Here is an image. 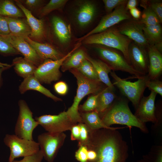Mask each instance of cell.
I'll return each mask as SVG.
<instances>
[{"label":"cell","mask_w":162,"mask_h":162,"mask_svg":"<svg viewBox=\"0 0 162 162\" xmlns=\"http://www.w3.org/2000/svg\"><path fill=\"white\" fill-rule=\"evenodd\" d=\"M120 128H122L89 130V139L86 146L96 154L95 160L91 162H126L128 146L117 130Z\"/></svg>","instance_id":"obj_1"},{"label":"cell","mask_w":162,"mask_h":162,"mask_svg":"<svg viewBox=\"0 0 162 162\" xmlns=\"http://www.w3.org/2000/svg\"><path fill=\"white\" fill-rule=\"evenodd\" d=\"M103 123L110 127L114 124L135 127L145 133H148L145 124L140 121L130 111L128 103L124 100H115L110 107L100 117Z\"/></svg>","instance_id":"obj_2"},{"label":"cell","mask_w":162,"mask_h":162,"mask_svg":"<svg viewBox=\"0 0 162 162\" xmlns=\"http://www.w3.org/2000/svg\"><path fill=\"white\" fill-rule=\"evenodd\" d=\"M82 41L86 44L101 45L118 50L130 64L128 49L133 41L121 34L117 28L115 26L101 32L90 35Z\"/></svg>","instance_id":"obj_3"},{"label":"cell","mask_w":162,"mask_h":162,"mask_svg":"<svg viewBox=\"0 0 162 162\" xmlns=\"http://www.w3.org/2000/svg\"><path fill=\"white\" fill-rule=\"evenodd\" d=\"M69 70L76 79L77 88L73 103L66 112L72 122L76 124L78 122L82 123L78 108L82 99L88 94L99 93L103 88H102V82L100 81L91 80L86 78L76 69Z\"/></svg>","instance_id":"obj_4"},{"label":"cell","mask_w":162,"mask_h":162,"mask_svg":"<svg viewBox=\"0 0 162 162\" xmlns=\"http://www.w3.org/2000/svg\"><path fill=\"white\" fill-rule=\"evenodd\" d=\"M95 45V49L101 60L112 70H120L128 73L137 78L144 76L136 71L129 64L119 50L101 45Z\"/></svg>","instance_id":"obj_5"},{"label":"cell","mask_w":162,"mask_h":162,"mask_svg":"<svg viewBox=\"0 0 162 162\" xmlns=\"http://www.w3.org/2000/svg\"><path fill=\"white\" fill-rule=\"evenodd\" d=\"M110 74L115 81L113 85L118 88L136 109L146 88V82L149 79L147 74L140 77L136 81L133 82L122 79L114 71H112Z\"/></svg>","instance_id":"obj_6"},{"label":"cell","mask_w":162,"mask_h":162,"mask_svg":"<svg viewBox=\"0 0 162 162\" xmlns=\"http://www.w3.org/2000/svg\"><path fill=\"white\" fill-rule=\"evenodd\" d=\"M3 142L10 150L8 162H13L16 158L32 154L40 150L38 142L21 138L15 134H6Z\"/></svg>","instance_id":"obj_7"},{"label":"cell","mask_w":162,"mask_h":162,"mask_svg":"<svg viewBox=\"0 0 162 162\" xmlns=\"http://www.w3.org/2000/svg\"><path fill=\"white\" fill-rule=\"evenodd\" d=\"M18 104L19 112L15 127V135L21 138L33 140V133L38 123L33 118V113L24 100H19Z\"/></svg>","instance_id":"obj_8"},{"label":"cell","mask_w":162,"mask_h":162,"mask_svg":"<svg viewBox=\"0 0 162 162\" xmlns=\"http://www.w3.org/2000/svg\"><path fill=\"white\" fill-rule=\"evenodd\" d=\"M80 45L79 43L71 51L59 60H44L37 67L34 74L35 77L41 83L49 84L53 82L58 80L61 75L59 68L63 63Z\"/></svg>","instance_id":"obj_9"},{"label":"cell","mask_w":162,"mask_h":162,"mask_svg":"<svg viewBox=\"0 0 162 162\" xmlns=\"http://www.w3.org/2000/svg\"><path fill=\"white\" fill-rule=\"evenodd\" d=\"M66 136L64 132H47L39 135L37 138L40 150L47 162H53L60 148L64 142Z\"/></svg>","instance_id":"obj_10"},{"label":"cell","mask_w":162,"mask_h":162,"mask_svg":"<svg viewBox=\"0 0 162 162\" xmlns=\"http://www.w3.org/2000/svg\"><path fill=\"white\" fill-rule=\"evenodd\" d=\"M39 125L47 132L61 133L70 130L74 124L65 111L58 115H44L35 118Z\"/></svg>","instance_id":"obj_11"},{"label":"cell","mask_w":162,"mask_h":162,"mask_svg":"<svg viewBox=\"0 0 162 162\" xmlns=\"http://www.w3.org/2000/svg\"><path fill=\"white\" fill-rule=\"evenodd\" d=\"M126 4L117 7L112 12L103 16L95 28L77 40L81 41L90 35L103 32L123 21L131 19L132 16L126 8Z\"/></svg>","instance_id":"obj_12"},{"label":"cell","mask_w":162,"mask_h":162,"mask_svg":"<svg viewBox=\"0 0 162 162\" xmlns=\"http://www.w3.org/2000/svg\"><path fill=\"white\" fill-rule=\"evenodd\" d=\"M144 25L140 20L133 18L125 20L117 28L119 32L138 45L147 49L149 44L143 32Z\"/></svg>","instance_id":"obj_13"},{"label":"cell","mask_w":162,"mask_h":162,"mask_svg":"<svg viewBox=\"0 0 162 162\" xmlns=\"http://www.w3.org/2000/svg\"><path fill=\"white\" fill-rule=\"evenodd\" d=\"M0 35L9 42L20 54H22L24 58L37 67L44 61V60L39 56L33 47L24 39L10 34L7 35Z\"/></svg>","instance_id":"obj_14"},{"label":"cell","mask_w":162,"mask_h":162,"mask_svg":"<svg viewBox=\"0 0 162 162\" xmlns=\"http://www.w3.org/2000/svg\"><path fill=\"white\" fill-rule=\"evenodd\" d=\"M130 64L137 72L143 75L147 74L149 59L147 49L132 41L128 49Z\"/></svg>","instance_id":"obj_15"},{"label":"cell","mask_w":162,"mask_h":162,"mask_svg":"<svg viewBox=\"0 0 162 162\" xmlns=\"http://www.w3.org/2000/svg\"><path fill=\"white\" fill-rule=\"evenodd\" d=\"M157 94L151 91L148 96H143L140 99L134 115L142 122H156L155 101Z\"/></svg>","instance_id":"obj_16"},{"label":"cell","mask_w":162,"mask_h":162,"mask_svg":"<svg viewBox=\"0 0 162 162\" xmlns=\"http://www.w3.org/2000/svg\"><path fill=\"white\" fill-rule=\"evenodd\" d=\"M16 4L24 14L30 28L31 33L29 37L37 42H40L46 38V32L43 20L35 17L31 11L23 5L20 1H16Z\"/></svg>","instance_id":"obj_17"},{"label":"cell","mask_w":162,"mask_h":162,"mask_svg":"<svg viewBox=\"0 0 162 162\" xmlns=\"http://www.w3.org/2000/svg\"><path fill=\"white\" fill-rule=\"evenodd\" d=\"M97 12V6L94 2L88 0L81 1L75 10L76 23L81 27L86 26L93 21Z\"/></svg>","instance_id":"obj_18"},{"label":"cell","mask_w":162,"mask_h":162,"mask_svg":"<svg viewBox=\"0 0 162 162\" xmlns=\"http://www.w3.org/2000/svg\"><path fill=\"white\" fill-rule=\"evenodd\" d=\"M149 59L147 75L150 80L159 79L162 74V55L153 45L147 48Z\"/></svg>","instance_id":"obj_19"},{"label":"cell","mask_w":162,"mask_h":162,"mask_svg":"<svg viewBox=\"0 0 162 162\" xmlns=\"http://www.w3.org/2000/svg\"><path fill=\"white\" fill-rule=\"evenodd\" d=\"M24 39L33 47L39 56L44 60L46 59L57 60L62 58L65 56L48 44L35 41L28 37Z\"/></svg>","instance_id":"obj_20"},{"label":"cell","mask_w":162,"mask_h":162,"mask_svg":"<svg viewBox=\"0 0 162 162\" xmlns=\"http://www.w3.org/2000/svg\"><path fill=\"white\" fill-rule=\"evenodd\" d=\"M19 91L23 94L29 90L37 91L55 101H62V99L55 96L49 90L43 86L34 75L24 79L19 86Z\"/></svg>","instance_id":"obj_21"},{"label":"cell","mask_w":162,"mask_h":162,"mask_svg":"<svg viewBox=\"0 0 162 162\" xmlns=\"http://www.w3.org/2000/svg\"><path fill=\"white\" fill-rule=\"evenodd\" d=\"M86 58L93 65L99 80L107 86L114 89V86L111 82L109 76V73L112 71L110 67L102 60L93 58L87 54Z\"/></svg>","instance_id":"obj_22"},{"label":"cell","mask_w":162,"mask_h":162,"mask_svg":"<svg viewBox=\"0 0 162 162\" xmlns=\"http://www.w3.org/2000/svg\"><path fill=\"white\" fill-rule=\"evenodd\" d=\"M5 17L8 24L10 34L24 39L29 36L31 30L26 20L20 18Z\"/></svg>","instance_id":"obj_23"},{"label":"cell","mask_w":162,"mask_h":162,"mask_svg":"<svg viewBox=\"0 0 162 162\" xmlns=\"http://www.w3.org/2000/svg\"><path fill=\"white\" fill-rule=\"evenodd\" d=\"M114 89L107 86L99 93L97 99V106L95 111L100 117L111 106L116 98Z\"/></svg>","instance_id":"obj_24"},{"label":"cell","mask_w":162,"mask_h":162,"mask_svg":"<svg viewBox=\"0 0 162 162\" xmlns=\"http://www.w3.org/2000/svg\"><path fill=\"white\" fill-rule=\"evenodd\" d=\"M52 23L55 34L59 41L63 44L68 43L71 38L70 26L56 16L52 18Z\"/></svg>","instance_id":"obj_25"},{"label":"cell","mask_w":162,"mask_h":162,"mask_svg":"<svg viewBox=\"0 0 162 162\" xmlns=\"http://www.w3.org/2000/svg\"><path fill=\"white\" fill-rule=\"evenodd\" d=\"M12 64L16 73L24 79L34 75L37 67L24 58L17 57L13 60Z\"/></svg>","instance_id":"obj_26"},{"label":"cell","mask_w":162,"mask_h":162,"mask_svg":"<svg viewBox=\"0 0 162 162\" xmlns=\"http://www.w3.org/2000/svg\"><path fill=\"white\" fill-rule=\"evenodd\" d=\"M82 123L84 124L89 130H94L101 128L112 129L102 122L98 113L96 111L80 113Z\"/></svg>","instance_id":"obj_27"},{"label":"cell","mask_w":162,"mask_h":162,"mask_svg":"<svg viewBox=\"0 0 162 162\" xmlns=\"http://www.w3.org/2000/svg\"><path fill=\"white\" fill-rule=\"evenodd\" d=\"M87 54L82 49H80L71 54L63 63L61 70L63 72L72 69H76L86 59Z\"/></svg>","instance_id":"obj_28"},{"label":"cell","mask_w":162,"mask_h":162,"mask_svg":"<svg viewBox=\"0 0 162 162\" xmlns=\"http://www.w3.org/2000/svg\"><path fill=\"white\" fill-rule=\"evenodd\" d=\"M0 15L4 17L19 18L25 16L21 10L9 0H0Z\"/></svg>","instance_id":"obj_29"},{"label":"cell","mask_w":162,"mask_h":162,"mask_svg":"<svg viewBox=\"0 0 162 162\" xmlns=\"http://www.w3.org/2000/svg\"><path fill=\"white\" fill-rule=\"evenodd\" d=\"M143 32L149 45L154 46L162 42V30L160 24L144 25Z\"/></svg>","instance_id":"obj_30"},{"label":"cell","mask_w":162,"mask_h":162,"mask_svg":"<svg viewBox=\"0 0 162 162\" xmlns=\"http://www.w3.org/2000/svg\"><path fill=\"white\" fill-rule=\"evenodd\" d=\"M76 69L82 75L89 79L100 81L93 65L86 59Z\"/></svg>","instance_id":"obj_31"},{"label":"cell","mask_w":162,"mask_h":162,"mask_svg":"<svg viewBox=\"0 0 162 162\" xmlns=\"http://www.w3.org/2000/svg\"><path fill=\"white\" fill-rule=\"evenodd\" d=\"M140 20L146 26H154L161 23L158 17L149 5L144 9Z\"/></svg>","instance_id":"obj_32"},{"label":"cell","mask_w":162,"mask_h":162,"mask_svg":"<svg viewBox=\"0 0 162 162\" xmlns=\"http://www.w3.org/2000/svg\"><path fill=\"white\" fill-rule=\"evenodd\" d=\"M68 1L67 0H50L40 10L39 17L41 18L53 10L62 8Z\"/></svg>","instance_id":"obj_33"},{"label":"cell","mask_w":162,"mask_h":162,"mask_svg":"<svg viewBox=\"0 0 162 162\" xmlns=\"http://www.w3.org/2000/svg\"><path fill=\"white\" fill-rule=\"evenodd\" d=\"M136 162H162V146L153 147L148 154Z\"/></svg>","instance_id":"obj_34"},{"label":"cell","mask_w":162,"mask_h":162,"mask_svg":"<svg viewBox=\"0 0 162 162\" xmlns=\"http://www.w3.org/2000/svg\"><path fill=\"white\" fill-rule=\"evenodd\" d=\"M99 93L89 97L82 105L79 106L78 110L82 112L95 110L97 106V99Z\"/></svg>","instance_id":"obj_35"},{"label":"cell","mask_w":162,"mask_h":162,"mask_svg":"<svg viewBox=\"0 0 162 162\" xmlns=\"http://www.w3.org/2000/svg\"><path fill=\"white\" fill-rule=\"evenodd\" d=\"M0 52L6 56L20 54L9 42L5 40L0 35Z\"/></svg>","instance_id":"obj_36"},{"label":"cell","mask_w":162,"mask_h":162,"mask_svg":"<svg viewBox=\"0 0 162 162\" xmlns=\"http://www.w3.org/2000/svg\"><path fill=\"white\" fill-rule=\"evenodd\" d=\"M146 88L162 96V82L159 80H148L146 83Z\"/></svg>","instance_id":"obj_37"},{"label":"cell","mask_w":162,"mask_h":162,"mask_svg":"<svg viewBox=\"0 0 162 162\" xmlns=\"http://www.w3.org/2000/svg\"><path fill=\"white\" fill-rule=\"evenodd\" d=\"M128 1L127 0H103L106 14L112 12L114 9L117 7L121 5L126 4Z\"/></svg>","instance_id":"obj_38"},{"label":"cell","mask_w":162,"mask_h":162,"mask_svg":"<svg viewBox=\"0 0 162 162\" xmlns=\"http://www.w3.org/2000/svg\"><path fill=\"white\" fill-rule=\"evenodd\" d=\"M79 148L76 152L75 157L76 159L79 162H87L88 161V150L86 146L78 145Z\"/></svg>","instance_id":"obj_39"},{"label":"cell","mask_w":162,"mask_h":162,"mask_svg":"<svg viewBox=\"0 0 162 162\" xmlns=\"http://www.w3.org/2000/svg\"><path fill=\"white\" fill-rule=\"evenodd\" d=\"M80 127V138L78 145L86 146L87 143L89 136V130L86 126L83 123H79Z\"/></svg>","instance_id":"obj_40"},{"label":"cell","mask_w":162,"mask_h":162,"mask_svg":"<svg viewBox=\"0 0 162 162\" xmlns=\"http://www.w3.org/2000/svg\"><path fill=\"white\" fill-rule=\"evenodd\" d=\"M43 158V154L40 150L32 154L23 157L21 160H15L13 162H42Z\"/></svg>","instance_id":"obj_41"},{"label":"cell","mask_w":162,"mask_h":162,"mask_svg":"<svg viewBox=\"0 0 162 162\" xmlns=\"http://www.w3.org/2000/svg\"><path fill=\"white\" fill-rule=\"evenodd\" d=\"M149 5L162 22V3L159 1H149Z\"/></svg>","instance_id":"obj_42"},{"label":"cell","mask_w":162,"mask_h":162,"mask_svg":"<svg viewBox=\"0 0 162 162\" xmlns=\"http://www.w3.org/2000/svg\"><path fill=\"white\" fill-rule=\"evenodd\" d=\"M55 90L57 93L61 95H65L68 91V86L64 82L61 81L57 82L54 86Z\"/></svg>","instance_id":"obj_43"},{"label":"cell","mask_w":162,"mask_h":162,"mask_svg":"<svg viewBox=\"0 0 162 162\" xmlns=\"http://www.w3.org/2000/svg\"><path fill=\"white\" fill-rule=\"evenodd\" d=\"M10 34L8 24L5 17L0 15V34L7 35Z\"/></svg>","instance_id":"obj_44"},{"label":"cell","mask_w":162,"mask_h":162,"mask_svg":"<svg viewBox=\"0 0 162 162\" xmlns=\"http://www.w3.org/2000/svg\"><path fill=\"white\" fill-rule=\"evenodd\" d=\"M71 131V140H72L79 141L80 136V127L79 124H76L72 126Z\"/></svg>","instance_id":"obj_45"},{"label":"cell","mask_w":162,"mask_h":162,"mask_svg":"<svg viewBox=\"0 0 162 162\" xmlns=\"http://www.w3.org/2000/svg\"><path fill=\"white\" fill-rule=\"evenodd\" d=\"M43 1L40 0H26L24 4L30 10H34L38 7L42 3Z\"/></svg>","instance_id":"obj_46"},{"label":"cell","mask_w":162,"mask_h":162,"mask_svg":"<svg viewBox=\"0 0 162 162\" xmlns=\"http://www.w3.org/2000/svg\"><path fill=\"white\" fill-rule=\"evenodd\" d=\"M129 10L130 15L134 19L136 20H139L140 19L141 13L138 8H135Z\"/></svg>","instance_id":"obj_47"},{"label":"cell","mask_w":162,"mask_h":162,"mask_svg":"<svg viewBox=\"0 0 162 162\" xmlns=\"http://www.w3.org/2000/svg\"><path fill=\"white\" fill-rule=\"evenodd\" d=\"M138 4V1L136 0H128L126 4V8L128 10L136 8Z\"/></svg>","instance_id":"obj_48"},{"label":"cell","mask_w":162,"mask_h":162,"mask_svg":"<svg viewBox=\"0 0 162 162\" xmlns=\"http://www.w3.org/2000/svg\"><path fill=\"white\" fill-rule=\"evenodd\" d=\"M149 1L142 0L141 1L140 5L144 9L146 8L149 5Z\"/></svg>","instance_id":"obj_49"},{"label":"cell","mask_w":162,"mask_h":162,"mask_svg":"<svg viewBox=\"0 0 162 162\" xmlns=\"http://www.w3.org/2000/svg\"><path fill=\"white\" fill-rule=\"evenodd\" d=\"M11 67H5L4 68L0 67V87L1 86V76L2 73L4 70L8 69Z\"/></svg>","instance_id":"obj_50"},{"label":"cell","mask_w":162,"mask_h":162,"mask_svg":"<svg viewBox=\"0 0 162 162\" xmlns=\"http://www.w3.org/2000/svg\"><path fill=\"white\" fill-rule=\"evenodd\" d=\"M13 66L12 64H10L7 63H3L0 62V68H4L5 67H12Z\"/></svg>","instance_id":"obj_51"}]
</instances>
